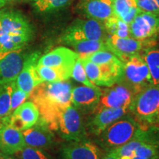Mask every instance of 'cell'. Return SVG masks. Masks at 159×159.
<instances>
[{
	"label": "cell",
	"instance_id": "obj_1",
	"mask_svg": "<svg viewBox=\"0 0 159 159\" xmlns=\"http://www.w3.org/2000/svg\"><path fill=\"white\" fill-rule=\"evenodd\" d=\"M33 33L31 25L21 12L14 9L0 11V52L23 49Z\"/></svg>",
	"mask_w": 159,
	"mask_h": 159
},
{
	"label": "cell",
	"instance_id": "obj_2",
	"mask_svg": "<svg viewBox=\"0 0 159 159\" xmlns=\"http://www.w3.org/2000/svg\"><path fill=\"white\" fill-rule=\"evenodd\" d=\"M39 120L67 142L87 139L86 125L83 114L71 104L39 116Z\"/></svg>",
	"mask_w": 159,
	"mask_h": 159
},
{
	"label": "cell",
	"instance_id": "obj_3",
	"mask_svg": "<svg viewBox=\"0 0 159 159\" xmlns=\"http://www.w3.org/2000/svg\"><path fill=\"white\" fill-rule=\"evenodd\" d=\"M71 83L68 81L43 82L35 87L30 97L39 111V116L71 104Z\"/></svg>",
	"mask_w": 159,
	"mask_h": 159
},
{
	"label": "cell",
	"instance_id": "obj_4",
	"mask_svg": "<svg viewBox=\"0 0 159 159\" xmlns=\"http://www.w3.org/2000/svg\"><path fill=\"white\" fill-rule=\"evenodd\" d=\"M129 112L142 127L159 125V85H150L135 96Z\"/></svg>",
	"mask_w": 159,
	"mask_h": 159
},
{
	"label": "cell",
	"instance_id": "obj_5",
	"mask_svg": "<svg viewBox=\"0 0 159 159\" xmlns=\"http://www.w3.org/2000/svg\"><path fill=\"white\" fill-rule=\"evenodd\" d=\"M142 127L128 113L97 136L98 144L108 151L118 148L129 142Z\"/></svg>",
	"mask_w": 159,
	"mask_h": 159
},
{
	"label": "cell",
	"instance_id": "obj_6",
	"mask_svg": "<svg viewBox=\"0 0 159 159\" xmlns=\"http://www.w3.org/2000/svg\"><path fill=\"white\" fill-rule=\"evenodd\" d=\"M107 32L104 25L97 20L89 19H77L66 30L61 41L66 44L85 40L106 41Z\"/></svg>",
	"mask_w": 159,
	"mask_h": 159
},
{
	"label": "cell",
	"instance_id": "obj_7",
	"mask_svg": "<svg viewBox=\"0 0 159 159\" xmlns=\"http://www.w3.org/2000/svg\"><path fill=\"white\" fill-rule=\"evenodd\" d=\"M122 81L130 85L136 94L151 85L150 71L140 53L132 55L124 63Z\"/></svg>",
	"mask_w": 159,
	"mask_h": 159
},
{
	"label": "cell",
	"instance_id": "obj_8",
	"mask_svg": "<svg viewBox=\"0 0 159 159\" xmlns=\"http://www.w3.org/2000/svg\"><path fill=\"white\" fill-rule=\"evenodd\" d=\"M130 37L156 45L159 39V16L153 13L140 11L129 25Z\"/></svg>",
	"mask_w": 159,
	"mask_h": 159
},
{
	"label": "cell",
	"instance_id": "obj_9",
	"mask_svg": "<svg viewBox=\"0 0 159 159\" xmlns=\"http://www.w3.org/2000/svg\"><path fill=\"white\" fill-rule=\"evenodd\" d=\"M136 95L134 89L122 80L102 90L99 103L94 112L108 108H130Z\"/></svg>",
	"mask_w": 159,
	"mask_h": 159
},
{
	"label": "cell",
	"instance_id": "obj_10",
	"mask_svg": "<svg viewBox=\"0 0 159 159\" xmlns=\"http://www.w3.org/2000/svg\"><path fill=\"white\" fill-rule=\"evenodd\" d=\"M39 119V111L32 101L25 102L6 118L0 120L1 124H7L17 130L24 131L32 128Z\"/></svg>",
	"mask_w": 159,
	"mask_h": 159
},
{
	"label": "cell",
	"instance_id": "obj_11",
	"mask_svg": "<svg viewBox=\"0 0 159 159\" xmlns=\"http://www.w3.org/2000/svg\"><path fill=\"white\" fill-rule=\"evenodd\" d=\"M105 42L108 50L125 63L132 55L139 54L146 47H151L148 43L134 38H121L115 35H108Z\"/></svg>",
	"mask_w": 159,
	"mask_h": 159
},
{
	"label": "cell",
	"instance_id": "obj_12",
	"mask_svg": "<svg viewBox=\"0 0 159 159\" xmlns=\"http://www.w3.org/2000/svg\"><path fill=\"white\" fill-rule=\"evenodd\" d=\"M27 57L22 49L0 52V85L16 80Z\"/></svg>",
	"mask_w": 159,
	"mask_h": 159
},
{
	"label": "cell",
	"instance_id": "obj_13",
	"mask_svg": "<svg viewBox=\"0 0 159 159\" xmlns=\"http://www.w3.org/2000/svg\"><path fill=\"white\" fill-rule=\"evenodd\" d=\"M128 108H108L90 114L85 125L87 132L94 136H99L108 126L129 113Z\"/></svg>",
	"mask_w": 159,
	"mask_h": 159
},
{
	"label": "cell",
	"instance_id": "obj_14",
	"mask_svg": "<svg viewBox=\"0 0 159 159\" xmlns=\"http://www.w3.org/2000/svg\"><path fill=\"white\" fill-rule=\"evenodd\" d=\"M102 90L83 85L71 89V102L82 114H91L98 105Z\"/></svg>",
	"mask_w": 159,
	"mask_h": 159
},
{
	"label": "cell",
	"instance_id": "obj_15",
	"mask_svg": "<svg viewBox=\"0 0 159 159\" xmlns=\"http://www.w3.org/2000/svg\"><path fill=\"white\" fill-rule=\"evenodd\" d=\"M40 54L38 52L27 55L21 71L16 79V85L18 88L30 96L31 91L43 81L39 76L37 70Z\"/></svg>",
	"mask_w": 159,
	"mask_h": 159
},
{
	"label": "cell",
	"instance_id": "obj_16",
	"mask_svg": "<svg viewBox=\"0 0 159 159\" xmlns=\"http://www.w3.org/2000/svg\"><path fill=\"white\" fill-rule=\"evenodd\" d=\"M131 159H159V128L147 127Z\"/></svg>",
	"mask_w": 159,
	"mask_h": 159
},
{
	"label": "cell",
	"instance_id": "obj_17",
	"mask_svg": "<svg viewBox=\"0 0 159 159\" xmlns=\"http://www.w3.org/2000/svg\"><path fill=\"white\" fill-rule=\"evenodd\" d=\"M78 58L79 55L76 52L61 47L40 57L38 64L65 69L71 72L73 66Z\"/></svg>",
	"mask_w": 159,
	"mask_h": 159
},
{
	"label": "cell",
	"instance_id": "obj_18",
	"mask_svg": "<svg viewBox=\"0 0 159 159\" xmlns=\"http://www.w3.org/2000/svg\"><path fill=\"white\" fill-rule=\"evenodd\" d=\"M63 159H101L100 149L87 139L69 142L62 148Z\"/></svg>",
	"mask_w": 159,
	"mask_h": 159
},
{
	"label": "cell",
	"instance_id": "obj_19",
	"mask_svg": "<svg viewBox=\"0 0 159 159\" xmlns=\"http://www.w3.org/2000/svg\"><path fill=\"white\" fill-rule=\"evenodd\" d=\"M27 146L22 131L10 125L0 124V151L6 155L18 153Z\"/></svg>",
	"mask_w": 159,
	"mask_h": 159
},
{
	"label": "cell",
	"instance_id": "obj_20",
	"mask_svg": "<svg viewBox=\"0 0 159 159\" xmlns=\"http://www.w3.org/2000/svg\"><path fill=\"white\" fill-rule=\"evenodd\" d=\"M27 146L39 149H47L54 143V134L47 125L39 120L34 126L22 131Z\"/></svg>",
	"mask_w": 159,
	"mask_h": 159
},
{
	"label": "cell",
	"instance_id": "obj_21",
	"mask_svg": "<svg viewBox=\"0 0 159 159\" xmlns=\"http://www.w3.org/2000/svg\"><path fill=\"white\" fill-rule=\"evenodd\" d=\"M85 15L102 24L115 16L112 0H83L80 4Z\"/></svg>",
	"mask_w": 159,
	"mask_h": 159
},
{
	"label": "cell",
	"instance_id": "obj_22",
	"mask_svg": "<svg viewBox=\"0 0 159 159\" xmlns=\"http://www.w3.org/2000/svg\"><path fill=\"white\" fill-rule=\"evenodd\" d=\"M141 55L148 65L151 76V85H159V47L156 46L146 47Z\"/></svg>",
	"mask_w": 159,
	"mask_h": 159
},
{
	"label": "cell",
	"instance_id": "obj_23",
	"mask_svg": "<svg viewBox=\"0 0 159 159\" xmlns=\"http://www.w3.org/2000/svg\"><path fill=\"white\" fill-rule=\"evenodd\" d=\"M113 7L115 15L128 25L141 11L135 0H114Z\"/></svg>",
	"mask_w": 159,
	"mask_h": 159
},
{
	"label": "cell",
	"instance_id": "obj_24",
	"mask_svg": "<svg viewBox=\"0 0 159 159\" xmlns=\"http://www.w3.org/2000/svg\"><path fill=\"white\" fill-rule=\"evenodd\" d=\"M78 54L79 57L84 58L98 51L108 50V46L105 41L99 40H85L73 42L69 44Z\"/></svg>",
	"mask_w": 159,
	"mask_h": 159
},
{
	"label": "cell",
	"instance_id": "obj_25",
	"mask_svg": "<svg viewBox=\"0 0 159 159\" xmlns=\"http://www.w3.org/2000/svg\"><path fill=\"white\" fill-rule=\"evenodd\" d=\"M37 70L39 76L43 82L54 83L65 81L71 77V72L59 68L37 65Z\"/></svg>",
	"mask_w": 159,
	"mask_h": 159
},
{
	"label": "cell",
	"instance_id": "obj_26",
	"mask_svg": "<svg viewBox=\"0 0 159 159\" xmlns=\"http://www.w3.org/2000/svg\"><path fill=\"white\" fill-rule=\"evenodd\" d=\"M15 80L0 85V120L12 114L11 110V94Z\"/></svg>",
	"mask_w": 159,
	"mask_h": 159
},
{
	"label": "cell",
	"instance_id": "obj_27",
	"mask_svg": "<svg viewBox=\"0 0 159 159\" xmlns=\"http://www.w3.org/2000/svg\"><path fill=\"white\" fill-rule=\"evenodd\" d=\"M103 25L108 35H115L121 38L130 37L129 25L119 19L116 16L111 18Z\"/></svg>",
	"mask_w": 159,
	"mask_h": 159
},
{
	"label": "cell",
	"instance_id": "obj_28",
	"mask_svg": "<svg viewBox=\"0 0 159 159\" xmlns=\"http://www.w3.org/2000/svg\"><path fill=\"white\" fill-rule=\"evenodd\" d=\"M72 0H34L33 7L41 13L57 11L68 5Z\"/></svg>",
	"mask_w": 159,
	"mask_h": 159
},
{
	"label": "cell",
	"instance_id": "obj_29",
	"mask_svg": "<svg viewBox=\"0 0 159 159\" xmlns=\"http://www.w3.org/2000/svg\"><path fill=\"white\" fill-rule=\"evenodd\" d=\"M71 77H72L75 80L77 81V82L82 83L84 85L86 86L91 87V88H97L96 85H94L91 81L87 77L86 73H85L84 66H83L82 61H81L80 58L77 60L76 62L75 63L74 66H73L72 70H71Z\"/></svg>",
	"mask_w": 159,
	"mask_h": 159
},
{
	"label": "cell",
	"instance_id": "obj_30",
	"mask_svg": "<svg viewBox=\"0 0 159 159\" xmlns=\"http://www.w3.org/2000/svg\"><path fill=\"white\" fill-rule=\"evenodd\" d=\"M84 58H86L91 62L98 65L108 64V63H114L119 61L118 57L116 56L114 53L108 50L96 52L93 53V54L89 55L88 57H84Z\"/></svg>",
	"mask_w": 159,
	"mask_h": 159
},
{
	"label": "cell",
	"instance_id": "obj_31",
	"mask_svg": "<svg viewBox=\"0 0 159 159\" xmlns=\"http://www.w3.org/2000/svg\"><path fill=\"white\" fill-rule=\"evenodd\" d=\"M21 159H52V157L42 149L26 146L20 151Z\"/></svg>",
	"mask_w": 159,
	"mask_h": 159
},
{
	"label": "cell",
	"instance_id": "obj_32",
	"mask_svg": "<svg viewBox=\"0 0 159 159\" xmlns=\"http://www.w3.org/2000/svg\"><path fill=\"white\" fill-rule=\"evenodd\" d=\"M30 96L19 88H18L16 85V80L14 85H13V91L11 94V110L13 113V111L16 110L18 107L20 106L22 103L26 101V99L28 98Z\"/></svg>",
	"mask_w": 159,
	"mask_h": 159
},
{
	"label": "cell",
	"instance_id": "obj_33",
	"mask_svg": "<svg viewBox=\"0 0 159 159\" xmlns=\"http://www.w3.org/2000/svg\"><path fill=\"white\" fill-rule=\"evenodd\" d=\"M139 9L142 12L150 13L159 16V9L154 0H135Z\"/></svg>",
	"mask_w": 159,
	"mask_h": 159
},
{
	"label": "cell",
	"instance_id": "obj_34",
	"mask_svg": "<svg viewBox=\"0 0 159 159\" xmlns=\"http://www.w3.org/2000/svg\"><path fill=\"white\" fill-rule=\"evenodd\" d=\"M102 159H119V158L115 149H114V150L108 151V152L105 155Z\"/></svg>",
	"mask_w": 159,
	"mask_h": 159
},
{
	"label": "cell",
	"instance_id": "obj_35",
	"mask_svg": "<svg viewBox=\"0 0 159 159\" xmlns=\"http://www.w3.org/2000/svg\"><path fill=\"white\" fill-rule=\"evenodd\" d=\"M16 0H0V7H2L4 6L11 4Z\"/></svg>",
	"mask_w": 159,
	"mask_h": 159
},
{
	"label": "cell",
	"instance_id": "obj_36",
	"mask_svg": "<svg viewBox=\"0 0 159 159\" xmlns=\"http://www.w3.org/2000/svg\"><path fill=\"white\" fill-rule=\"evenodd\" d=\"M3 159H18L16 157L13 156L12 155H6Z\"/></svg>",
	"mask_w": 159,
	"mask_h": 159
},
{
	"label": "cell",
	"instance_id": "obj_37",
	"mask_svg": "<svg viewBox=\"0 0 159 159\" xmlns=\"http://www.w3.org/2000/svg\"><path fill=\"white\" fill-rule=\"evenodd\" d=\"M6 156V154L3 153V152H2L1 151H0V159H3L4 157Z\"/></svg>",
	"mask_w": 159,
	"mask_h": 159
},
{
	"label": "cell",
	"instance_id": "obj_38",
	"mask_svg": "<svg viewBox=\"0 0 159 159\" xmlns=\"http://www.w3.org/2000/svg\"><path fill=\"white\" fill-rule=\"evenodd\" d=\"M154 1L156 2V5H157V6H158V9H159V0H154Z\"/></svg>",
	"mask_w": 159,
	"mask_h": 159
},
{
	"label": "cell",
	"instance_id": "obj_39",
	"mask_svg": "<svg viewBox=\"0 0 159 159\" xmlns=\"http://www.w3.org/2000/svg\"><path fill=\"white\" fill-rule=\"evenodd\" d=\"M112 1H113V2H114V0H112Z\"/></svg>",
	"mask_w": 159,
	"mask_h": 159
}]
</instances>
